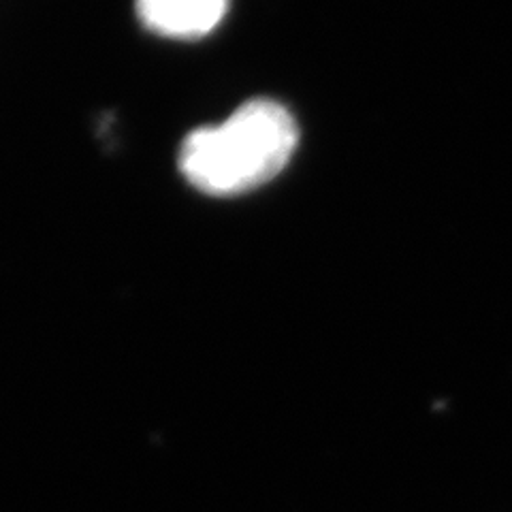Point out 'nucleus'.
<instances>
[{
    "label": "nucleus",
    "mask_w": 512,
    "mask_h": 512,
    "mask_svg": "<svg viewBox=\"0 0 512 512\" xmlns=\"http://www.w3.org/2000/svg\"><path fill=\"white\" fill-rule=\"evenodd\" d=\"M297 146L299 126L291 111L274 99H252L224 122L186 135L178 167L207 197H239L278 178Z\"/></svg>",
    "instance_id": "obj_1"
},
{
    "label": "nucleus",
    "mask_w": 512,
    "mask_h": 512,
    "mask_svg": "<svg viewBox=\"0 0 512 512\" xmlns=\"http://www.w3.org/2000/svg\"><path fill=\"white\" fill-rule=\"evenodd\" d=\"M229 0H137V15L150 32L167 39H203L220 26Z\"/></svg>",
    "instance_id": "obj_2"
}]
</instances>
